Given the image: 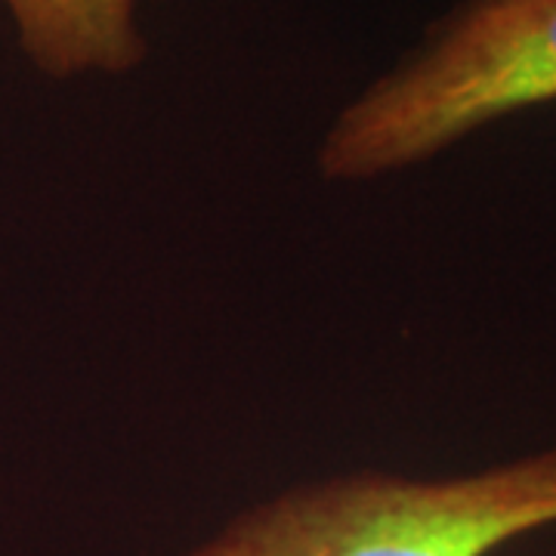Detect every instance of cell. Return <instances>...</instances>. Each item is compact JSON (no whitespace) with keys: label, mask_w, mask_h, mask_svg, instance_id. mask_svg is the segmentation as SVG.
<instances>
[{"label":"cell","mask_w":556,"mask_h":556,"mask_svg":"<svg viewBox=\"0 0 556 556\" xmlns=\"http://www.w3.org/2000/svg\"><path fill=\"white\" fill-rule=\"evenodd\" d=\"M22 56L50 80L124 78L149 56L142 0H0Z\"/></svg>","instance_id":"3957f363"},{"label":"cell","mask_w":556,"mask_h":556,"mask_svg":"<svg viewBox=\"0 0 556 556\" xmlns=\"http://www.w3.org/2000/svg\"><path fill=\"white\" fill-rule=\"evenodd\" d=\"M556 526V445L448 477L350 470L241 510L186 556H495Z\"/></svg>","instance_id":"7a4b0ae2"},{"label":"cell","mask_w":556,"mask_h":556,"mask_svg":"<svg viewBox=\"0 0 556 556\" xmlns=\"http://www.w3.org/2000/svg\"><path fill=\"white\" fill-rule=\"evenodd\" d=\"M556 102V0H457L325 127L318 177L358 186Z\"/></svg>","instance_id":"6da1fadb"}]
</instances>
